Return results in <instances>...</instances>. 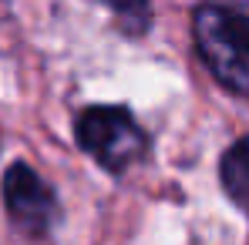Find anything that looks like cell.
Wrapping results in <instances>:
<instances>
[{"instance_id": "obj_2", "label": "cell", "mask_w": 249, "mask_h": 245, "mask_svg": "<svg viewBox=\"0 0 249 245\" xmlns=\"http://www.w3.org/2000/svg\"><path fill=\"white\" fill-rule=\"evenodd\" d=\"M78 148L88 151L105 171L118 175L148 151V134L135 121V114L124 104H91L74 118Z\"/></svg>"}, {"instance_id": "obj_3", "label": "cell", "mask_w": 249, "mask_h": 245, "mask_svg": "<svg viewBox=\"0 0 249 245\" xmlns=\"http://www.w3.org/2000/svg\"><path fill=\"white\" fill-rule=\"evenodd\" d=\"M3 205H7L14 229H20L27 239L51 235L61 215L54 188L27 162H14L3 171Z\"/></svg>"}, {"instance_id": "obj_1", "label": "cell", "mask_w": 249, "mask_h": 245, "mask_svg": "<svg viewBox=\"0 0 249 245\" xmlns=\"http://www.w3.org/2000/svg\"><path fill=\"white\" fill-rule=\"evenodd\" d=\"M196 50L226 91L249 98V3H202L192 14Z\"/></svg>"}, {"instance_id": "obj_4", "label": "cell", "mask_w": 249, "mask_h": 245, "mask_svg": "<svg viewBox=\"0 0 249 245\" xmlns=\"http://www.w3.org/2000/svg\"><path fill=\"white\" fill-rule=\"evenodd\" d=\"M219 178H222L226 195L249 215V134L226 148L219 162Z\"/></svg>"}]
</instances>
